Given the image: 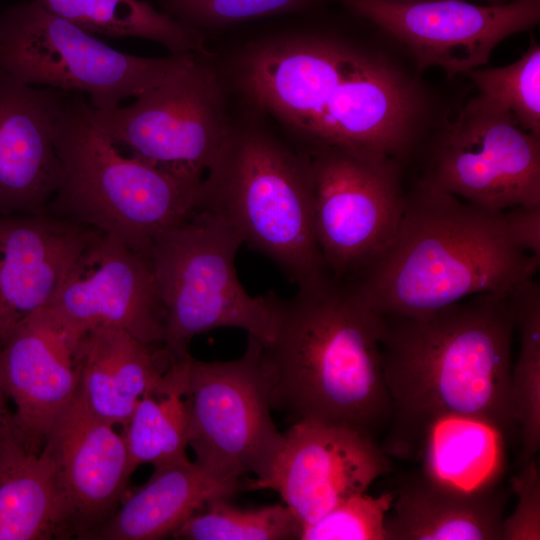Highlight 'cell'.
<instances>
[{"label": "cell", "instance_id": "obj_5", "mask_svg": "<svg viewBox=\"0 0 540 540\" xmlns=\"http://www.w3.org/2000/svg\"><path fill=\"white\" fill-rule=\"evenodd\" d=\"M202 206L223 216L243 243L298 287L329 276L315 234L309 154H295L260 131H232L203 181Z\"/></svg>", "mask_w": 540, "mask_h": 540}, {"label": "cell", "instance_id": "obj_23", "mask_svg": "<svg viewBox=\"0 0 540 540\" xmlns=\"http://www.w3.org/2000/svg\"><path fill=\"white\" fill-rule=\"evenodd\" d=\"M60 502L53 457L16 432L12 413L0 429V540L59 539Z\"/></svg>", "mask_w": 540, "mask_h": 540}, {"label": "cell", "instance_id": "obj_18", "mask_svg": "<svg viewBox=\"0 0 540 540\" xmlns=\"http://www.w3.org/2000/svg\"><path fill=\"white\" fill-rule=\"evenodd\" d=\"M68 92L0 70V216L47 213L62 175L55 127Z\"/></svg>", "mask_w": 540, "mask_h": 540}, {"label": "cell", "instance_id": "obj_1", "mask_svg": "<svg viewBox=\"0 0 540 540\" xmlns=\"http://www.w3.org/2000/svg\"><path fill=\"white\" fill-rule=\"evenodd\" d=\"M381 360L399 429L417 438L448 413L516 427L511 294L480 293L421 315H381Z\"/></svg>", "mask_w": 540, "mask_h": 540}, {"label": "cell", "instance_id": "obj_14", "mask_svg": "<svg viewBox=\"0 0 540 540\" xmlns=\"http://www.w3.org/2000/svg\"><path fill=\"white\" fill-rule=\"evenodd\" d=\"M418 84L371 52L355 47L307 140L316 147L373 150L403 162L424 116Z\"/></svg>", "mask_w": 540, "mask_h": 540}, {"label": "cell", "instance_id": "obj_13", "mask_svg": "<svg viewBox=\"0 0 540 540\" xmlns=\"http://www.w3.org/2000/svg\"><path fill=\"white\" fill-rule=\"evenodd\" d=\"M391 469L372 434L313 420L292 423L266 475L251 490L276 491L302 527L364 494Z\"/></svg>", "mask_w": 540, "mask_h": 540}, {"label": "cell", "instance_id": "obj_34", "mask_svg": "<svg viewBox=\"0 0 540 540\" xmlns=\"http://www.w3.org/2000/svg\"><path fill=\"white\" fill-rule=\"evenodd\" d=\"M2 344V340L0 339V346ZM8 400L9 397L3 387L1 378H0V429L6 422V420L11 415L12 411L8 407Z\"/></svg>", "mask_w": 540, "mask_h": 540}, {"label": "cell", "instance_id": "obj_12", "mask_svg": "<svg viewBox=\"0 0 540 540\" xmlns=\"http://www.w3.org/2000/svg\"><path fill=\"white\" fill-rule=\"evenodd\" d=\"M404 46L419 70L448 77L485 65L504 39L534 27L540 0L477 5L464 0H337Z\"/></svg>", "mask_w": 540, "mask_h": 540}, {"label": "cell", "instance_id": "obj_19", "mask_svg": "<svg viewBox=\"0 0 540 540\" xmlns=\"http://www.w3.org/2000/svg\"><path fill=\"white\" fill-rule=\"evenodd\" d=\"M99 232L48 213L0 216V339L48 306Z\"/></svg>", "mask_w": 540, "mask_h": 540}, {"label": "cell", "instance_id": "obj_22", "mask_svg": "<svg viewBox=\"0 0 540 540\" xmlns=\"http://www.w3.org/2000/svg\"><path fill=\"white\" fill-rule=\"evenodd\" d=\"M240 480L214 476L191 460L154 468L124 496L92 540H157L173 533L209 501L233 496Z\"/></svg>", "mask_w": 540, "mask_h": 540}, {"label": "cell", "instance_id": "obj_4", "mask_svg": "<svg viewBox=\"0 0 540 540\" xmlns=\"http://www.w3.org/2000/svg\"><path fill=\"white\" fill-rule=\"evenodd\" d=\"M55 145L62 175L47 213L114 237L149 258L160 235L202 207L203 182L124 155L95 124L82 93H67Z\"/></svg>", "mask_w": 540, "mask_h": 540}, {"label": "cell", "instance_id": "obj_8", "mask_svg": "<svg viewBox=\"0 0 540 540\" xmlns=\"http://www.w3.org/2000/svg\"><path fill=\"white\" fill-rule=\"evenodd\" d=\"M271 392L264 345L252 335L238 359L191 356L186 402L194 462L219 478L264 477L283 441L271 416Z\"/></svg>", "mask_w": 540, "mask_h": 540}, {"label": "cell", "instance_id": "obj_25", "mask_svg": "<svg viewBox=\"0 0 540 540\" xmlns=\"http://www.w3.org/2000/svg\"><path fill=\"white\" fill-rule=\"evenodd\" d=\"M191 355L175 359L159 384L137 403L122 434L133 473L142 464L159 468L190 460L186 386Z\"/></svg>", "mask_w": 540, "mask_h": 540}, {"label": "cell", "instance_id": "obj_31", "mask_svg": "<svg viewBox=\"0 0 540 540\" xmlns=\"http://www.w3.org/2000/svg\"><path fill=\"white\" fill-rule=\"evenodd\" d=\"M394 497L395 491L352 496L302 527L299 540H386L384 520Z\"/></svg>", "mask_w": 540, "mask_h": 540}, {"label": "cell", "instance_id": "obj_17", "mask_svg": "<svg viewBox=\"0 0 540 540\" xmlns=\"http://www.w3.org/2000/svg\"><path fill=\"white\" fill-rule=\"evenodd\" d=\"M80 338L45 307L19 322L0 346V378L15 404L12 423L34 450L43 449L76 396Z\"/></svg>", "mask_w": 540, "mask_h": 540}, {"label": "cell", "instance_id": "obj_9", "mask_svg": "<svg viewBox=\"0 0 540 540\" xmlns=\"http://www.w3.org/2000/svg\"><path fill=\"white\" fill-rule=\"evenodd\" d=\"M317 243L329 276L350 279L375 261L400 224L402 163L379 151L335 146L309 153Z\"/></svg>", "mask_w": 540, "mask_h": 540}, {"label": "cell", "instance_id": "obj_30", "mask_svg": "<svg viewBox=\"0 0 540 540\" xmlns=\"http://www.w3.org/2000/svg\"><path fill=\"white\" fill-rule=\"evenodd\" d=\"M321 0H159L163 12L183 25L222 27L267 16L310 10Z\"/></svg>", "mask_w": 540, "mask_h": 540}, {"label": "cell", "instance_id": "obj_21", "mask_svg": "<svg viewBox=\"0 0 540 540\" xmlns=\"http://www.w3.org/2000/svg\"><path fill=\"white\" fill-rule=\"evenodd\" d=\"M76 396L95 417L124 425L139 400L156 387L172 359L163 347L148 345L112 327L84 333L75 350Z\"/></svg>", "mask_w": 540, "mask_h": 540}, {"label": "cell", "instance_id": "obj_6", "mask_svg": "<svg viewBox=\"0 0 540 540\" xmlns=\"http://www.w3.org/2000/svg\"><path fill=\"white\" fill-rule=\"evenodd\" d=\"M242 244L231 223L203 206L154 241L150 260L166 316L162 347L171 358L189 355L195 336L222 327L243 329L264 345L273 340L280 299L244 290L235 270Z\"/></svg>", "mask_w": 540, "mask_h": 540}, {"label": "cell", "instance_id": "obj_2", "mask_svg": "<svg viewBox=\"0 0 540 540\" xmlns=\"http://www.w3.org/2000/svg\"><path fill=\"white\" fill-rule=\"evenodd\" d=\"M280 299L264 345L271 406L292 423L313 420L373 435L393 416L381 360L382 316L347 280L327 276Z\"/></svg>", "mask_w": 540, "mask_h": 540}, {"label": "cell", "instance_id": "obj_11", "mask_svg": "<svg viewBox=\"0 0 540 540\" xmlns=\"http://www.w3.org/2000/svg\"><path fill=\"white\" fill-rule=\"evenodd\" d=\"M417 182L477 207L540 205V138L482 94L438 135Z\"/></svg>", "mask_w": 540, "mask_h": 540}, {"label": "cell", "instance_id": "obj_29", "mask_svg": "<svg viewBox=\"0 0 540 540\" xmlns=\"http://www.w3.org/2000/svg\"><path fill=\"white\" fill-rule=\"evenodd\" d=\"M479 93L509 112L522 129L540 138V46L533 43L517 61L469 73Z\"/></svg>", "mask_w": 540, "mask_h": 540}, {"label": "cell", "instance_id": "obj_3", "mask_svg": "<svg viewBox=\"0 0 540 540\" xmlns=\"http://www.w3.org/2000/svg\"><path fill=\"white\" fill-rule=\"evenodd\" d=\"M539 265L514 243L503 212L416 181L389 246L346 280L381 315H421L475 294H511Z\"/></svg>", "mask_w": 540, "mask_h": 540}, {"label": "cell", "instance_id": "obj_26", "mask_svg": "<svg viewBox=\"0 0 540 540\" xmlns=\"http://www.w3.org/2000/svg\"><path fill=\"white\" fill-rule=\"evenodd\" d=\"M52 13L81 29L107 37H137L156 41L174 55L195 53L199 31L178 22L142 0H36Z\"/></svg>", "mask_w": 540, "mask_h": 540}, {"label": "cell", "instance_id": "obj_24", "mask_svg": "<svg viewBox=\"0 0 540 540\" xmlns=\"http://www.w3.org/2000/svg\"><path fill=\"white\" fill-rule=\"evenodd\" d=\"M423 474L463 490L499 483L505 470V434L490 421L448 413L419 433Z\"/></svg>", "mask_w": 540, "mask_h": 540}, {"label": "cell", "instance_id": "obj_7", "mask_svg": "<svg viewBox=\"0 0 540 540\" xmlns=\"http://www.w3.org/2000/svg\"><path fill=\"white\" fill-rule=\"evenodd\" d=\"M194 57L123 53L36 0L0 12V70L30 86L82 93L100 111L158 86Z\"/></svg>", "mask_w": 540, "mask_h": 540}, {"label": "cell", "instance_id": "obj_32", "mask_svg": "<svg viewBox=\"0 0 540 540\" xmlns=\"http://www.w3.org/2000/svg\"><path fill=\"white\" fill-rule=\"evenodd\" d=\"M510 483L511 490L517 495V505L503 520V540H539L540 473L536 456L521 465Z\"/></svg>", "mask_w": 540, "mask_h": 540}, {"label": "cell", "instance_id": "obj_10", "mask_svg": "<svg viewBox=\"0 0 540 540\" xmlns=\"http://www.w3.org/2000/svg\"><path fill=\"white\" fill-rule=\"evenodd\" d=\"M135 99L106 111L91 107V117L128 155L203 182L233 131L212 69L194 57Z\"/></svg>", "mask_w": 540, "mask_h": 540}, {"label": "cell", "instance_id": "obj_20", "mask_svg": "<svg viewBox=\"0 0 540 540\" xmlns=\"http://www.w3.org/2000/svg\"><path fill=\"white\" fill-rule=\"evenodd\" d=\"M509 492L463 490L425 474L407 476L384 520L386 540H503Z\"/></svg>", "mask_w": 540, "mask_h": 540}, {"label": "cell", "instance_id": "obj_16", "mask_svg": "<svg viewBox=\"0 0 540 540\" xmlns=\"http://www.w3.org/2000/svg\"><path fill=\"white\" fill-rule=\"evenodd\" d=\"M45 445L56 469L59 539L92 540L117 510L133 474L124 438L75 396Z\"/></svg>", "mask_w": 540, "mask_h": 540}, {"label": "cell", "instance_id": "obj_35", "mask_svg": "<svg viewBox=\"0 0 540 540\" xmlns=\"http://www.w3.org/2000/svg\"><path fill=\"white\" fill-rule=\"evenodd\" d=\"M395 1H420V0H395ZM487 1L491 2L492 4H497V3L509 2L512 0H487Z\"/></svg>", "mask_w": 540, "mask_h": 540}, {"label": "cell", "instance_id": "obj_33", "mask_svg": "<svg viewBox=\"0 0 540 540\" xmlns=\"http://www.w3.org/2000/svg\"><path fill=\"white\" fill-rule=\"evenodd\" d=\"M507 230L523 251L540 258V205L519 206L503 212Z\"/></svg>", "mask_w": 540, "mask_h": 540}, {"label": "cell", "instance_id": "obj_15", "mask_svg": "<svg viewBox=\"0 0 540 540\" xmlns=\"http://www.w3.org/2000/svg\"><path fill=\"white\" fill-rule=\"evenodd\" d=\"M47 308L77 337L97 327L163 345L166 316L151 260L98 233L82 251Z\"/></svg>", "mask_w": 540, "mask_h": 540}, {"label": "cell", "instance_id": "obj_27", "mask_svg": "<svg viewBox=\"0 0 540 540\" xmlns=\"http://www.w3.org/2000/svg\"><path fill=\"white\" fill-rule=\"evenodd\" d=\"M520 350L511 371V399L521 439L520 465L540 445V286L529 278L512 293Z\"/></svg>", "mask_w": 540, "mask_h": 540}, {"label": "cell", "instance_id": "obj_28", "mask_svg": "<svg viewBox=\"0 0 540 540\" xmlns=\"http://www.w3.org/2000/svg\"><path fill=\"white\" fill-rule=\"evenodd\" d=\"M220 498L209 501L172 535L182 540L299 539L301 526L285 504L241 509Z\"/></svg>", "mask_w": 540, "mask_h": 540}]
</instances>
